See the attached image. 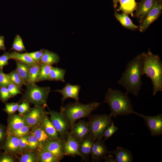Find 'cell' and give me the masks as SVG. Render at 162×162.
<instances>
[{"instance_id": "obj_20", "label": "cell", "mask_w": 162, "mask_h": 162, "mask_svg": "<svg viewBox=\"0 0 162 162\" xmlns=\"http://www.w3.org/2000/svg\"><path fill=\"white\" fill-rule=\"evenodd\" d=\"M43 117L40 124L50 139H59L58 132L51 123L48 115Z\"/></svg>"}, {"instance_id": "obj_19", "label": "cell", "mask_w": 162, "mask_h": 162, "mask_svg": "<svg viewBox=\"0 0 162 162\" xmlns=\"http://www.w3.org/2000/svg\"><path fill=\"white\" fill-rule=\"evenodd\" d=\"M112 154L115 156L116 162H131L133 157L131 152L129 150L120 147L112 151H109L108 154Z\"/></svg>"}, {"instance_id": "obj_49", "label": "cell", "mask_w": 162, "mask_h": 162, "mask_svg": "<svg viewBox=\"0 0 162 162\" xmlns=\"http://www.w3.org/2000/svg\"><path fill=\"white\" fill-rule=\"evenodd\" d=\"M104 160V161L106 162H116L113 156L110 153L106 156Z\"/></svg>"}, {"instance_id": "obj_17", "label": "cell", "mask_w": 162, "mask_h": 162, "mask_svg": "<svg viewBox=\"0 0 162 162\" xmlns=\"http://www.w3.org/2000/svg\"><path fill=\"white\" fill-rule=\"evenodd\" d=\"M0 148L10 154L20 152L18 137L14 135L7 134L6 140Z\"/></svg>"}, {"instance_id": "obj_2", "label": "cell", "mask_w": 162, "mask_h": 162, "mask_svg": "<svg viewBox=\"0 0 162 162\" xmlns=\"http://www.w3.org/2000/svg\"><path fill=\"white\" fill-rule=\"evenodd\" d=\"M142 74L151 80L153 85V95L162 91V63L158 55L148 50L142 52Z\"/></svg>"}, {"instance_id": "obj_18", "label": "cell", "mask_w": 162, "mask_h": 162, "mask_svg": "<svg viewBox=\"0 0 162 162\" xmlns=\"http://www.w3.org/2000/svg\"><path fill=\"white\" fill-rule=\"evenodd\" d=\"M7 122L8 126L6 132L18 130L27 125L23 116L19 114H13L9 115Z\"/></svg>"}, {"instance_id": "obj_46", "label": "cell", "mask_w": 162, "mask_h": 162, "mask_svg": "<svg viewBox=\"0 0 162 162\" xmlns=\"http://www.w3.org/2000/svg\"><path fill=\"white\" fill-rule=\"evenodd\" d=\"M14 159L10 154L0 152V162H13Z\"/></svg>"}, {"instance_id": "obj_45", "label": "cell", "mask_w": 162, "mask_h": 162, "mask_svg": "<svg viewBox=\"0 0 162 162\" xmlns=\"http://www.w3.org/2000/svg\"><path fill=\"white\" fill-rule=\"evenodd\" d=\"M10 95L11 98L13 97L17 94H22L20 88L18 86L11 83L7 87Z\"/></svg>"}, {"instance_id": "obj_37", "label": "cell", "mask_w": 162, "mask_h": 162, "mask_svg": "<svg viewBox=\"0 0 162 162\" xmlns=\"http://www.w3.org/2000/svg\"><path fill=\"white\" fill-rule=\"evenodd\" d=\"M118 128L115 126L112 121L111 124L106 129L104 132L103 137L105 141L111 137L113 134L118 130Z\"/></svg>"}, {"instance_id": "obj_28", "label": "cell", "mask_w": 162, "mask_h": 162, "mask_svg": "<svg viewBox=\"0 0 162 162\" xmlns=\"http://www.w3.org/2000/svg\"><path fill=\"white\" fill-rule=\"evenodd\" d=\"M38 154V161L40 162H58L60 161L49 152L40 148Z\"/></svg>"}, {"instance_id": "obj_4", "label": "cell", "mask_w": 162, "mask_h": 162, "mask_svg": "<svg viewBox=\"0 0 162 162\" xmlns=\"http://www.w3.org/2000/svg\"><path fill=\"white\" fill-rule=\"evenodd\" d=\"M101 104L94 102L83 104L78 101L70 103L60 108V112L63 113L70 122L71 126L78 119L89 117L92 112L97 109Z\"/></svg>"}, {"instance_id": "obj_22", "label": "cell", "mask_w": 162, "mask_h": 162, "mask_svg": "<svg viewBox=\"0 0 162 162\" xmlns=\"http://www.w3.org/2000/svg\"><path fill=\"white\" fill-rule=\"evenodd\" d=\"M118 8L116 10V11H121L123 13L134 16L133 12L136 10L137 3L135 0H120Z\"/></svg>"}, {"instance_id": "obj_23", "label": "cell", "mask_w": 162, "mask_h": 162, "mask_svg": "<svg viewBox=\"0 0 162 162\" xmlns=\"http://www.w3.org/2000/svg\"><path fill=\"white\" fill-rule=\"evenodd\" d=\"M114 15L117 20L125 28L134 31L139 28V26L133 23L128 15L122 12L121 14H119L117 13L116 10H115Z\"/></svg>"}, {"instance_id": "obj_40", "label": "cell", "mask_w": 162, "mask_h": 162, "mask_svg": "<svg viewBox=\"0 0 162 162\" xmlns=\"http://www.w3.org/2000/svg\"><path fill=\"white\" fill-rule=\"evenodd\" d=\"M11 98L7 87L0 86V100L3 103H5Z\"/></svg>"}, {"instance_id": "obj_9", "label": "cell", "mask_w": 162, "mask_h": 162, "mask_svg": "<svg viewBox=\"0 0 162 162\" xmlns=\"http://www.w3.org/2000/svg\"><path fill=\"white\" fill-rule=\"evenodd\" d=\"M80 142L69 131L67 133L66 140L64 144V152L65 156L75 157L76 156L80 157L82 160H85L79 150Z\"/></svg>"}, {"instance_id": "obj_10", "label": "cell", "mask_w": 162, "mask_h": 162, "mask_svg": "<svg viewBox=\"0 0 162 162\" xmlns=\"http://www.w3.org/2000/svg\"><path fill=\"white\" fill-rule=\"evenodd\" d=\"M47 114L45 108L34 106L23 116L26 124L32 128L40 125L43 117Z\"/></svg>"}, {"instance_id": "obj_5", "label": "cell", "mask_w": 162, "mask_h": 162, "mask_svg": "<svg viewBox=\"0 0 162 162\" xmlns=\"http://www.w3.org/2000/svg\"><path fill=\"white\" fill-rule=\"evenodd\" d=\"M26 90L20 100L27 101L33 104L34 106L45 108L47 106V101L50 88V87H40L26 83Z\"/></svg>"}, {"instance_id": "obj_25", "label": "cell", "mask_w": 162, "mask_h": 162, "mask_svg": "<svg viewBox=\"0 0 162 162\" xmlns=\"http://www.w3.org/2000/svg\"><path fill=\"white\" fill-rule=\"evenodd\" d=\"M59 60L60 57L57 53L44 49L40 63L52 65L57 64Z\"/></svg>"}, {"instance_id": "obj_30", "label": "cell", "mask_w": 162, "mask_h": 162, "mask_svg": "<svg viewBox=\"0 0 162 162\" xmlns=\"http://www.w3.org/2000/svg\"><path fill=\"white\" fill-rule=\"evenodd\" d=\"M16 65V70L20 76L26 83L31 66L15 60Z\"/></svg>"}, {"instance_id": "obj_43", "label": "cell", "mask_w": 162, "mask_h": 162, "mask_svg": "<svg viewBox=\"0 0 162 162\" xmlns=\"http://www.w3.org/2000/svg\"><path fill=\"white\" fill-rule=\"evenodd\" d=\"M31 108L28 102L27 101H23L21 104H19L18 111L19 115L23 116L28 112Z\"/></svg>"}, {"instance_id": "obj_41", "label": "cell", "mask_w": 162, "mask_h": 162, "mask_svg": "<svg viewBox=\"0 0 162 162\" xmlns=\"http://www.w3.org/2000/svg\"><path fill=\"white\" fill-rule=\"evenodd\" d=\"M11 83L8 74L4 73L2 69H0V86L7 87Z\"/></svg>"}, {"instance_id": "obj_16", "label": "cell", "mask_w": 162, "mask_h": 162, "mask_svg": "<svg viewBox=\"0 0 162 162\" xmlns=\"http://www.w3.org/2000/svg\"><path fill=\"white\" fill-rule=\"evenodd\" d=\"M80 86L78 85H72L68 83L62 89L54 91L60 93L62 95V102H63L68 98L75 99L76 101H78L79 98V94Z\"/></svg>"}, {"instance_id": "obj_6", "label": "cell", "mask_w": 162, "mask_h": 162, "mask_svg": "<svg viewBox=\"0 0 162 162\" xmlns=\"http://www.w3.org/2000/svg\"><path fill=\"white\" fill-rule=\"evenodd\" d=\"M88 118L87 122L89 129V134L94 141L102 138L104 132L112 121V116L110 114H104L91 115Z\"/></svg>"}, {"instance_id": "obj_39", "label": "cell", "mask_w": 162, "mask_h": 162, "mask_svg": "<svg viewBox=\"0 0 162 162\" xmlns=\"http://www.w3.org/2000/svg\"><path fill=\"white\" fill-rule=\"evenodd\" d=\"M19 104L18 103H5V107L3 110L9 115L14 114L18 110Z\"/></svg>"}, {"instance_id": "obj_44", "label": "cell", "mask_w": 162, "mask_h": 162, "mask_svg": "<svg viewBox=\"0 0 162 162\" xmlns=\"http://www.w3.org/2000/svg\"><path fill=\"white\" fill-rule=\"evenodd\" d=\"M28 136V135H27L18 137L20 152L27 149Z\"/></svg>"}, {"instance_id": "obj_33", "label": "cell", "mask_w": 162, "mask_h": 162, "mask_svg": "<svg viewBox=\"0 0 162 162\" xmlns=\"http://www.w3.org/2000/svg\"><path fill=\"white\" fill-rule=\"evenodd\" d=\"M10 50L18 52L26 51L22 39L19 35L16 36Z\"/></svg>"}, {"instance_id": "obj_15", "label": "cell", "mask_w": 162, "mask_h": 162, "mask_svg": "<svg viewBox=\"0 0 162 162\" xmlns=\"http://www.w3.org/2000/svg\"><path fill=\"white\" fill-rule=\"evenodd\" d=\"M80 142L89 134V129L87 122L80 120L71 126L70 131Z\"/></svg>"}, {"instance_id": "obj_42", "label": "cell", "mask_w": 162, "mask_h": 162, "mask_svg": "<svg viewBox=\"0 0 162 162\" xmlns=\"http://www.w3.org/2000/svg\"><path fill=\"white\" fill-rule=\"evenodd\" d=\"M11 59L10 53L4 52L2 55L0 56V69H2L4 66L8 65L9 60Z\"/></svg>"}, {"instance_id": "obj_35", "label": "cell", "mask_w": 162, "mask_h": 162, "mask_svg": "<svg viewBox=\"0 0 162 162\" xmlns=\"http://www.w3.org/2000/svg\"><path fill=\"white\" fill-rule=\"evenodd\" d=\"M38 161V155L34 152L28 151L21 156L20 160V162H35Z\"/></svg>"}, {"instance_id": "obj_38", "label": "cell", "mask_w": 162, "mask_h": 162, "mask_svg": "<svg viewBox=\"0 0 162 162\" xmlns=\"http://www.w3.org/2000/svg\"><path fill=\"white\" fill-rule=\"evenodd\" d=\"M44 50V49H42L39 51L25 53L30 56L34 62L40 63Z\"/></svg>"}, {"instance_id": "obj_7", "label": "cell", "mask_w": 162, "mask_h": 162, "mask_svg": "<svg viewBox=\"0 0 162 162\" xmlns=\"http://www.w3.org/2000/svg\"><path fill=\"white\" fill-rule=\"evenodd\" d=\"M47 107V113L50 116V119L58 132L59 139L64 142L67 134L71 129V125L62 112L51 110Z\"/></svg>"}, {"instance_id": "obj_1", "label": "cell", "mask_w": 162, "mask_h": 162, "mask_svg": "<svg viewBox=\"0 0 162 162\" xmlns=\"http://www.w3.org/2000/svg\"><path fill=\"white\" fill-rule=\"evenodd\" d=\"M142 52L140 53L129 62L118 83L124 87L126 93H131L138 97L142 85Z\"/></svg>"}, {"instance_id": "obj_47", "label": "cell", "mask_w": 162, "mask_h": 162, "mask_svg": "<svg viewBox=\"0 0 162 162\" xmlns=\"http://www.w3.org/2000/svg\"><path fill=\"white\" fill-rule=\"evenodd\" d=\"M5 127L0 124V145L1 146L4 143L7 137V133L5 131Z\"/></svg>"}, {"instance_id": "obj_3", "label": "cell", "mask_w": 162, "mask_h": 162, "mask_svg": "<svg viewBox=\"0 0 162 162\" xmlns=\"http://www.w3.org/2000/svg\"><path fill=\"white\" fill-rule=\"evenodd\" d=\"M104 103L109 105L110 115L114 118L118 116H126L134 114L130 100L128 94L118 90L109 88L104 97Z\"/></svg>"}, {"instance_id": "obj_13", "label": "cell", "mask_w": 162, "mask_h": 162, "mask_svg": "<svg viewBox=\"0 0 162 162\" xmlns=\"http://www.w3.org/2000/svg\"><path fill=\"white\" fill-rule=\"evenodd\" d=\"M64 142L59 138L50 139L40 148L49 152L60 161L65 156L63 149Z\"/></svg>"}, {"instance_id": "obj_32", "label": "cell", "mask_w": 162, "mask_h": 162, "mask_svg": "<svg viewBox=\"0 0 162 162\" xmlns=\"http://www.w3.org/2000/svg\"><path fill=\"white\" fill-rule=\"evenodd\" d=\"M8 75L11 83L18 86L20 89L23 85H25L26 83L20 76L16 70H14Z\"/></svg>"}, {"instance_id": "obj_29", "label": "cell", "mask_w": 162, "mask_h": 162, "mask_svg": "<svg viewBox=\"0 0 162 162\" xmlns=\"http://www.w3.org/2000/svg\"><path fill=\"white\" fill-rule=\"evenodd\" d=\"M66 71L65 69L52 66L50 72L51 80L65 82L64 77Z\"/></svg>"}, {"instance_id": "obj_27", "label": "cell", "mask_w": 162, "mask_h": 162, "mask_svg": "<svg viewBox=\"0 0 162 162\" xmlns=\"http://www.w3.org/2000/svg\"><path fill=\"white\" fill-rule=\"evenodd\" d=\"M10 54L11 56V59L19 61L30 66L36 64L33 61L32 58L25 53H20L14 51L10 52Z\"/></svg>"}, {"instance_id": "obj_12", "label": "cell", "mask_w": 162, "mask_h": 162, "mask_svg": "<svg viewBox=\"0 0 162 162\" xmlns=\"http://www.w3.org/2000/svg\"><path fill=\"white\" fill-rule=\"evenodd\" d=\"M104 140L102 138L96 140L93 145L90 153L91 159L93 162H98L104 159L108 154Z\"/></svg>"}, {"instance_id": "obj_11", "label": "cell", "mask_w": 162, "mask_h": 162, "mask_svg": "<svg viewBox=\"0 0 162 162\" xmlns=\"http://www.w3.org/2000/svg\"><path fill=\"white\" fill-rule=\"evenodd\" d=\"M162 10V0H157L153 7L142 20L139 27L141 32L145 31L160 15Z\"/></svg>"}, {"instance_id": "obj_36", "label": "cell", "mask_w": 162, "mask_h": 162, "mask_svg": "<svg viewBox=\"0 0 162 162\" xmlns=\"http://www.w3.org/2000/svg\"><path fill=\"white\" fill-rule=\"evenodd\" d=\"M30 128L28 125H26L18 130L6 132L7 134L13 135L19 137L29 134L30 132Z\"/></svg>"}, {"instance_id": "obj_14", "label": "cell", "mask_w": 162, "mask_h": 162, "mask_svg": "<svg viewBox=\"0 0 162 162\" xmlns=\"http://www.w3.org/2000/svg\"><path fill=\"white\" fill-rule=\"evenodd\" d=\"M157 0H141L137 4L134 16L140 24L154 6Z\"/></svg>"}, {"instance_id": "obj_8", "label": "cell", "mask_w": 162, "mask_h": 162, "mask_svg": "<svg viewBox=\"0 0 162 162\" xmlns=\"http://www.w3.org/2000/svg\"><path fill=\"white\" fill-rule=\"evenodd\" d=\"M138 116L142 118L145 120L152 136H157L162 134V115L159 114L154 116H146L135 112H134Z\"/></svg>"}, {"instance_id": "obj_34", "label": "cell", "mask_w": 162, "mask_h": 162, "mask_svg": "<svg viewBox=\"0 0 162 162\" xmlns=\"http://www.w3.org/2000/svg\"><path fill=\"white\" fill-rule=\"evenodd\" d=\"M41 148L40 144L34 136L31 134L28 135V145L27 150L28 151H34Z\"/></svg>"}, {"instance_id": "obj_50", "label": "cell", "mask_w": 162, "mask_h": 162, "mask_svg": "<svg viewBox=\"0 0 162 162\" xmlns=\"http://www.w3.org/2000/svg\"><path fill=\"white\" fill-rule=\"evenodd\" d=\"M120 0H112L113 4V7L115 10H116V9L118 6V4L119 3Z\"/></svg>"}, {"instance_id": "obj_21", "label": "cell", "mask_w": 162, "mask_h": 162, "mask_svg": "<svg viewBox=\"0 0 162 162\" xmlns=\"http://www.w3.org/2000/svg\"><path fill=\"white\" fill-rule=\"evenodd\" d=\"M94 141L89 134L80 142V151L86 162L88 160L90 154L92 147Z\"/></svg>"}, {"instance_id": "obj_24", "label": "cell", "mask_w": 162, "mask_h": 162, "mask_svg": "<svg viewBox=\"0 0 162 162\" xmlns=\"http://www.w3.org/2000/svg\"><path fill=\"white\" fill-rule=\"evenodd\" d=\"M30 133L37 138L41 148L50 140L40 124L32 128Z\"/></svg>"}, {"instance_id": "obj_26", "label": "cell", "mask_w": 162, "mask_h": 162, "mask_svg": "<svg viewBox=\"0 0 162 162\" xmlns=\"http://www.w3.org/2000/svg\"><path fill=\"white\" fill-rule=\"evenodd\" d=\"M40 68V63H36L31 66L26 83L34 84L38 82Z\"/></svg>"}, {"instance_id": "obj_31", "label": "cell", "mask_w": 162, "mask_h": 162, "mask_svg": "<svg viewBox=\"0 0 162 162\" xmlns=\"http://www.w3.org/2000/svg\"><path fill=\"white\" fill-rule=\"evenodd\" d=\"M40 68L38 82L44 80L51 81L50 72L52 65L40 63Z\"/></svg>"}, {"instance_id": "obj_48", "label": "cell", "mask_w": 162, "mask_h": 162, "mask_svg": "<svg viewBox=\"0 0 162 162\" xmlns=\"http://www.w3.org/2000/svg\"><path fill=\"white\" fill-rule=\"evenodd\" d=\"M6 48L4 44V38L3 36L0 35V50L5 51Z\"/></svg>"}]
</instances>
